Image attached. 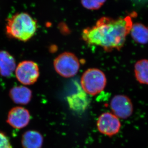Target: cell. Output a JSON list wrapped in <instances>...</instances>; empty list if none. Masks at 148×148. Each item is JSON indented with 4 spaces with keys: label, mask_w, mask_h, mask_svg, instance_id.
Wrapping results in <instances>:
<instances>
[{
    "label": "cell",
    "mask_w": 148,
    "mask_h": 148,
    "mask_svg": "<svg viewBox=\"0 0 148 148\" xmlns=\"http://www.w3.org/2000/svg\"><path fill=\"white\" fill-rule=\"evenodd\" d=\"M43 142L42 135L34 130L27 131L22 138V145L24 148H41Z\"/></svg>",
    "instance_id": "11"
},
{
    "label": "cell",
    "mask_w": 148,
    "mask_h": 148,
    "mask_svg": "<svg viewBox=\"0 0 148 148\" xmlns=\"http://www.w3.org/2000/svg\"><path fill=\"white\" fill-rule=\"evenodd\" d=\"M37 21L26 13H17L9 18L6 25L7 35L20 41H28L35 34Z\"/></svg>",
    "instance_id": "2"
},
{
    "label": "cell",
    "mask_w": 148,
    "mask_h": 148,
    "mask_svg": "<svg viewBox=\"0 0 148 148\" xmlns=\"http://www.w3.org/2000/svg\"><path fill=\"white\" fill-rule=\"evenodd\" d=\"M30 119L28 110L22 107H16L9 112L7 122L14 128L21 129L29 124Z\"/></svg>",
    "instance_id": "8"
},
{
    "label": "cell",
    "mask_w": 148,
    "mask_h": 148,
    "mask_svg": "<svg viewBox=\"0 0 148 148\" xmlns=\"http://www.w3.org/2000/svg\"><path fill=\"white\" fill-rule=\"evenodd\" d=\"M106 75L99 69H88L81 77V87L86 93L90 95L101 92L106 88Z\"/></svg>",
    "instance_id": "3"
},
{
    "label": "cell",
    "mask_w": 148,
    "mask_h": 148,
    "mask_svg": "<svg viewBox=\"0 0 148 148\" xmlns=\"http://www.w3.org/2000/svg\"><path fill=\"white\" fill-rule=\"evenodd\" d=\"M131 37L136 42L141 44L148 42V28L140 23L133 24L130 31Z\"/></svg>",
    "instance_id": "12"
},
{
    "label": "cell",
    "mask_w": 148,
    "mask_h": 148,
    "mask_svg": "<svg viewBox=\"0 0 148 148\" xmlns=\"http://www.w3.org/2000/svg\"><path fill=\"white\" fill-rule=\"evenodd\" d=\"M40 75L37 63L32 61H24L19 63L16 69V76L22 84L30 85L36 82Z\"/></svg>",
    "instance_id": "5"
},
{
    "label": "cell",
    "mask_w": 148,
    "mask_h": 148,
    "mask_svg": "<svg viewBox=\"0 0 148 148\" xmlns=\"http://www.w3.org/2000/svg\"><path fill=\"white\" fill-rule=\"evenodd\" d=\"M56 72L62 77L69 78L77 73L80 63L77 57L73 53L64 52L59 55L53 61Z\"/></svg>",
    "instance_id": "4"
},
{
    "label": "cell",
    "mask_w": 148,
    "mask_h": 148,
    "mask_svg": "<svg viewBox=\"0 0 148 148\" xmlns=\"http://www.w3.org/2000/svg\"><path fill=\"white\" fill-rule=\"evenodd\" d=\"M134 73L138 82L148 85V60L142 59L137 62L135 64Z\"/></svg>",
    "instance_id": "13"
},
{
    "label": "cell",
    "mask_w": 148,
    "mask_h": 148,
    "mask_svg": "<svg viewBox=\"0 0 148 148\" xmlns=\"http://www.w3.org/2000/svg\"><path fill=\"white\" fill-rule=\"evenodd\" d=\"M113 114L118 118L126 119L132 114L133 111L132 103L127 96L117 95L113 97L110 103Z\"/></svg>",
    "instance_id": "7"
},
{
    "label": "cell",
    "mask_w": 148,
    "mask_h": 148,
    "mask_svg": "<svg viewBox=\"0 0 148 148\" xmlns=\"http://www.w3.org/2000/svg\"><path fill=\"white\" fill-rule=\"evenodd\" d=\"M16 69L14 57L7 51H0V74L3 77H10Z\"/></svg>",
    "instance_id": "9"
},
{
    "label": "cell",
    "mask_w": 148,
    "mask_h": 148,
    "mask_svg": "<svg viewBox=\"0 0 148 148\" xmlns=\"http://www.w3.org/2000/svg\"><path fill=\"white\" fill-rule=\"evenodd\" d=\"M0 148H12L8 138L1 132H0Z\"/></svg>",
    "instance_id": "15"
},
{
    "label": "cell",
    "mask_w": 148,
    "mask_h": 148,
    "mask_svg": "<svg viewBox=\"0 0 148 148\" xmlns=\"http://www.w3.org/2000/svg\"><path fill=\"white\" fill-rule=\"evenodd\" d=\"M106 0H81L83 6L90 10H98L105 3Z\"/></svg>",
    "instance_id": "14"
},
{
    "label": "cell",
    "mask_w": 148,
    "mask_h": 148,
    "mask_svg": "<svg viewBox=\"0 0 148 148\" xmlns=\"http://www.w3.org/2000/svg\"><path fill=\"white\" fill-rule=\"evenodd\" d=\"M97 126L100 133L112 137L119 132L121 124L118 117L114 114L107 112L103 113L99 116Z\"/></svg>",
    "instance_id": "6"
},
{
    "label": "cell",
    "mask_w": 148,
    "mask_h": 148,
    "mask_svg": "<svg viewBox=\"0 0 148 148\" xmlns=\"http://www.w3.org/2000/svg\"><path fill=\"white\" fill-rule=\"evenodd\" d=\"M132 16L117 19L103 17L91 27L84 29L83 40L87 44L98 46L106 51L120 50L132 27Z\"/></svg>",
    "instance_id": "1"
},
{
    "label": "cell",
    "mask_w": 148,
    "mask_h": 148,
    "mask_svg": "<svg viewBox=\"0 0 148 148\" xmlns=\"http://www.w3.org/2000/svg\"><path fill=\"white\" fill-rule=\"evenodd\" d=\"M10 97L16 103L27 104L32 98V91L29 88L25 86H16L10 90Z\"/></svg>",
    "instance_id": "10"
}]
</instances>
